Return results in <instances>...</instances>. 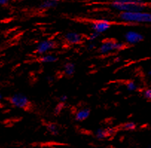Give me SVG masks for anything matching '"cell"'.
<instances>
[{
	"instance_id": "14",
	"label": "cell",
	"mask_w": 151,
	"mask_h": 148,
	"mask_svg": "<svg viewBox=\"0 0 151 148\" xmlns=\"http://www.w3.org/2000/svg\"><path fill=\"white\" fill-rule=\"evenodd\" d=\"M45 127H46L47 131L52 136H58L59 134V126L56 124L50 122L45 125Z\"/></svg>"
},
{
	"instance_id": "27",
	"label": "cell",
	"mask_w": 151,
	"mask_h": 148,
	"mask_svg": "<svg viewBox=\"0 0 151 148\" xmlns=\"http://www.w3.org/2000/svg\"><path fill=\"white\" fill-rule=\"evenodd\" d=\"M0 99H1V100H2V99H3V95H2V94H0Z\"/></svg>"
},
{
	"instance_id": "26",
	"label": "cell",
	"mask_w": 151,
	"mask_h": 148,
	"mask_svg": "<svg viewBox=\"0 0 151 148\" xmlns=\"http://www.w3.org/2000/svg\"><path fill=\"white\" fill-rule=\"evenodd\" d=\"M147 75H148V76L151 77V69L147 72Z\"/></svg>"
},
{
	"instance_id": "10",
	"label": "cell",
	"mask_w": 151,
	"mask_h": 148,
	"mask_svg": "<svg viewBox=\"0 0 151 148\" xmlns=\"http://www.w3.org/2000/svg\"><path fill=\"white\" fill-rule=\"evenodd\" d=\"M91 110L89 108H82L75 112V120L78 122H82L86 120L90 116Z\"/></svg>"
},
{
	"instance_id": "17",
	"label": "cell",
	"mask_w": 151,
	"mask_h": 148,
	"mask_svg": "<svg viewBox=\"0 0 151 148\" xmlns=\"http://www.w3.org/2000/svg\"><path fill=\"white\" fill-rule=\"evenodd\" d=\"M100 36H101V34L92 31V32H91L90 34L86 37V40H87L89 42H95V41L100 37Z\"/></svg>"
},
{
	"instance_id": "23",
	"label": "cell",
	"mask_w": 151,
	"mask_h": 148,
	"mask_svg": "<svg viewBox=\"0 0 151 148\" xmlns=\"http://www.w3.org/2000/svg\"><path fill=\"white\" fill-rule=\"evenodd\" d=\"M45 79H46V80L48 81V82H52V81L54 80V78H53V77L50 76V75H48V76L45 77Z\"/></svg>"
},
{
	"instance_id": "8",
	"label": "cell",
	"mask_w": 151,
	"mask_h": 148,
	"mask_svg": "<svg viewBox=\"0 0 151 148\" xmlns=\"http://www.w3.org/2000/svg\"><path fill=\"white\" fill-rule=\"evenodd\" d=\"M124 39L125 43L127 45H133L142 42L145 39V37L141 32L131 30L124 33Z\"/></svg>"
},
{
	"instance_id": "28",
	"label": "cell",
	"mask_w": 151,
	"mask_h": 148,
	"mask_svg": "<svg viewBox=\"0 0 151 148\" xmlns=\"http://www.w3.org/2000/svg\"><path fill=\"white\" fill-rule=\"evenodd\" d=\"M147 148H151V146L150 147H147Z\"/></svg>"
},
{
	"instance_id": "12",
	"label": "cell",
	"mask_w": 151,
	"mask_h": 148,
	"mask_svg": "<svg viewBox=\"0 0 151 148\" xmlns=\"http://www.w3.org/2000/svg\"><path fill=\"white\" fill-rule=\"evenodd\" d=\"M58 60V57L53 54H45L40 56L39 62L42 63H53Z\"/></svg>"
},
{
	"instance_id": "16",
	"label": "cell",
	"mask_w": 151,
	"mask_h": 148,
	"mask_svg": "<svg viewBox=\"0 0 151 148\" xmlns=\"http://www.w3.org/2000/svg\"><path fill=\"white\" fill-rule=\"evenodd\" d=\"M122 129L125 131H133L136 129V124L133 121H128L124 124Z\"/></svg>"
},
{
	"instance_id": "19",
	"label": "cell",
	"mask_w": 151,
	"mask_h": 148,
	"mask_svg": "<svg viewBox=\"0 0 151 148\" xmlns=\"http://www.w3.org/2000/svg\"><path fill=\"white\" fill-rule=\"evenodd\" d=\"M144 98L148 101H151V88H147L142 92Z\"/></svg>"
},
{
	"instance_id": "15",
	"label": "cell",
	"mask_w": 151,
	"mask_h": 148,
	"mask_svg": "<svg viewBox=\"0 0 151 148\" xmlns=\"http://www.w3.org/2000/svg\"><path fill=\"white\" fill-rule=\"evenodd\" d=\"M126 89L129 92H135L139 89V85L133 80H129L126 83Z\"/></svg>"
},
{
	"instance_id": "18",
	"label": "cell",
	"mask_w": 151,
	"mask_h": 148,
	"mask_svg": "<svg viewBox=\"0 0 151 148\" xmlns=\"http://www.w3.org/2000/svg\"><path fill=\"white\" fill-rule=\"evenodd\" d=\"M65 106V103H63V102H59L58 104L55 106V109H54V113L56 116H58L62 112V111L63 110Z\"/></svg>"
},
{
	"instance_id": "6",
	"label": "cell",
	"mask_w": 151,
	"mask_h": 148,
	"mask_svg": "<svg viewBox=\"0 0 151 148\" xmlns=\"http://www.w3.org/2000/svg\"><path fill=\"white\" fill-rule=\"evenodd\" d=\"M114 25V22L110 20L105 19H95L91 22V28L93 31L98 32L99 34H103V33L106 32L108 30L110 29Z\"/></svg>"
},
{
	"instance_id": "11",
	"label": "cell",
	"mask_w": 151,
	"mask_h": 148,
	"mask_svg": "<svg viewBox=\"0 0 151 148\" xmlns=\"http://www.w3.org/2000/svg\"><path fill=\"white\" fill-rule=\"evenodd\" d=\"M76 70L75 64L72 62H66L63 65V73L67 77H72Z\"/></svg>"
},
{
	"instance_id": "25",
	"label": "cell",
	"mask_w": 151,
	"mask_h": 148,
	"mask_svg": "<svg viewBox=\"0 0 151 148\" xmlns=\"http://www.w3.org/2000/svg\"><path fill=\"white\" fill-rule=\"evenodd\" d=\"M46 1H52V2H60L61 0H46Z\"/></svg>"
},
{
	"instance_id": "4",
	"label": "cell",
	"mask_w": 151,
	"mask_h": 148,
	"mask_svg": "<svg viewBox=\"0 0 151 148\" xmlns=\"http://www.w3.org/2000/svg\"><path fill=\"white\" fill-rule=\"evenodd\" d=\"M10 104L14 107L21 109H28L31 106V102L25 95L22 93H15L8 98Z\"/></svg>"
},
{
	"instance_id": "22",
	"label": "cell",
	"mask_w": 151,
	"mask_h": 148,
	"mask_svg": "<svg viewBox=\"0 0 151 148\" xmlns=\"http://www.w3.org/2000/svg\"><path fill=\"white\" fill-rule=\"evenodd\" d=\"M11 0H0V5H1V6H8V5L10 4V2H11Z\"/></svg>"
},
{
	"instance_id": "5",
	"label": "cell",
	"mask_w": 151,
	"mask_h": 148,
	"mask_svg": "<svg viewBox=\"0 0 151 148\" xmlns=\"http://www.w3.org/2000/svg\"><path fill=\"white\" fill-rule=\"evenodd\" d=\"M58 47V43L54 40H43L37 44L35 52L37 55H42L48 54L49 52L55 50Z\"/></svg>"
},
{
	"instance_id": "7",
	"label": "cell",
	"mask_w": 151,
	"mask_h": 148,
	"mask_svg": "<svg viewBox=\"0 0 151 148\" xmlns=\"http://www.w3.org/2000/svg\"><path fill=\"white\" fill-rule=\"evenodd\" d=\"M85 37L80 33L75 31H69L65 33L63 36V40L65 43L71 45H80L85 40Z\"/></svg>"
},
{
	"instance_id": "20",
	"label": "cell",
	"mask_w": 151,
	"mask_h": 148,
	"mask_svg": "<svg viewBox=\"0 0 151 148\" xmlns=\"http://www.w3.org/2000/svg\"><path fill=\"white\" fill-rule=\"evenodd\" d=\"M98 48V45L96 42H89V43L86 45V50L87 51H93Z\"/></svg>"
},
{
	"instance_id": "21",
	"label": "cell",
	"mask_w": 151,
	"mask_h": 148,
	"mask_svg": "<svg viewBox=\"0 0 151 148\" xmlns=\"http://www.w3.org/2000/svg\"><path fill=\"white\" fill-rule=\"evenodd\" d=\"M68 96L65 94H63L59 97V102H63V103H65L68 100Z\"/></svg>"
},
{
	"instance_id": "2",
	"label": "cell",
	"mask_w": 151,
	"mask_h": 148,
	"mask_svg": "<svg viewBox=\"0 0 151 148\" xmlns=\"http://www.w3.org/2000/svg\"><path fill=\"white\" fill-rule=\"evenodd\" d=\"M119 18L122 22L128 25L151 23V13L145 11L137 12H120Z\"/></svg>"
},
{
	"instance_id": "3",
	"label": "cell",
	"mask_w": 151,
	"mask_h": 148,
	"mask_svg": "<svg viewBox=\"0 0 151 148\" xmlns=\"http://www.w3.org/2000/svg\"><path fill=\"white\" fill-rule=\"evenodd\" d=\"M127 47V44L123 42L116 41L113 39H105L98 47V54L106 55L117 51H122Z\"/></svg>"
},
{
	"instance_id": "29",
	"label": "cell",
	"mask_w": 151,
	"mask_h": 148,
	"mask_svg": "<svg viewBox=\"0 0 151 148\" xmlns=\"http://www.w3.org/2000/svg\"><path fill=\"white\" fill-rule=\"evenodd\" d=\"M48 148H52V147H48Z\"/></svg>"
},
{
	"instance_id": "24",
	"label": "cell",
	"mask_w": 151,
	"mask_h": 148,
	"mask_svg": "<svg viewBox=\"0 0 151 148\" xmlns=\"http://www.w3.org/2000/svg\"><path fill=\"white\" fill-rule=\"evenodd\" d=\"M121 60H122V58H121L120 57H115V63H119V62H120Z\"/></svg>"
},
{
	"instance_id": "1",
	"label": "cell",
	"mask_w": 151,
	"mask_h": 148,
	"mask_svg": "<svg viewBox=\"0 0 151 148\" xmlns=\"http://www.w3.org/2000/svg\"><path fill=\"white\" fill-rule=\"evenodd\" d=\"M109 5L119 13L144 11L148 7L144 0H112L109 2Z\"/></svg>"
},
{
	"instance_id": "9",
	"label": "cell",
	"mask_w": 151,
	"mask_h": 148,
	"mask_svg": "<svg viewBox=\"0 0 151 148\" xmlns=\"http://www.w3.org/2000/svg\"><path fill=\"white\" fill-rule=\"evenodd\" d=\"M115 132V129L113 128H99V129H96L94 133V136L96 139H99V140H103V139H106V138L109 137L114 134Z\"/></svg>"
},
{
	"instance_id": "13",
	"label": "cell",
	"mask_w": 151,
	"mask_h": 148,
	"mask_svg": "<svg viewBox=\"0 0 151 148\" xmlns=\"http://www.w3.org/2000/svg\"><path fill=\"white\" fill-rule=\"evenodd\" d=\"M58 5V2H52V1H46V0H42L40 4L38 6V8L40 10H48L55 8Z\"/></svg>"
}]
</instances>
